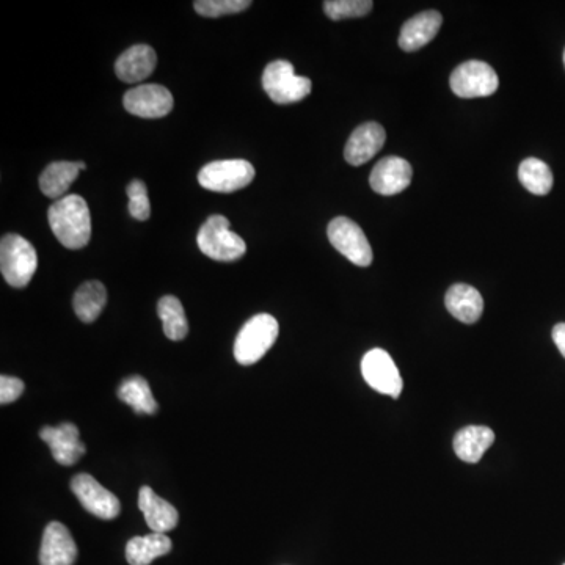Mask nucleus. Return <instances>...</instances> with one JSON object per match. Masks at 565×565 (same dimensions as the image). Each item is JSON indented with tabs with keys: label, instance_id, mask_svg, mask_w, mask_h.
Instances as JSON below:
<instances>
[{
	"label": "nucleus",
	"instance_id": "nucleus-1",
	"mask_svg": "<svg viewBox=\"0 0 565 565\" xmlns=\"http://www.w3.org/2000/svg\"><path fill=\"white\" fill-rule=\"evenodd\" d=\"M49 226L63 247L79 250L92 237V216L81 195H66L55 201L48 211Z\"/></svg>",
	"mask_w": 565,
	"mask_h": 565
},
{
	"label": "nucleus",
	"instance_id": "nucleus-2",
	"mask_svg": "<svg viewBox=\"0 0 565 565\" xmlns=\"http://www.w3.org/2000/svg\"><path fill=\"white\" fill-rule=\"evenodd\" d=\"M277 319L270 314H256L248 319L237 333L234 343V357L239 365L250 366L258 363L264 355L274 346L278 338Z\"/></svg>",
	"mask_w": 565,
	"mask_h": 565
},
{
	"label": "nucleus",
	"instance_id": "nucleus-3",
	"mask_svg": "<svg viewBox=\"0 0 565 565\" xmlns=\"http://www.w3.org/2000/svg\"><path fill=\"white\" fill-rule=\"evenodd\" d=\"M35 248L19 234H5L0 242V270L13 288H26L37 272Z\"/></svg>",
	"mask_w": 565,
	"mask_h": 565
},
{
	"label": "nucleus",
	"instance_id": "nucleus-4",
	"mask_svg": "<svg viewBox=\"0 0 565 565\" xmlns=\"http://www.w3.org/2000/svg\"><path fill=\"white\" fill-rule=\"evenodd\" d=\"M197 244L203 255L222 263L237 261L247 253L244 239L231 231L230 220L223 216H211L203 223Z\"/></svg>",
	"mask_w": 565,
	"mask_h": 565
},
{
	"label": "nucleus",
	"instance_id": "nucleus-5",
	"mask_svg": "<svg viewBox=\"0 0 565 565\" xmlns=\"http://www.w3.org/2000/svg\"><path fill=\"white\" fill-rule=\"evenodd\" d=\"M308 77L297 76L294 66L286 60H275L266 66L263 74V88L275 104L299 103L311 93Z\"/></svg>",
	"mask_w": 565,
	"mask_h": 565
},
{
	"label": "nucleus",
	"instance_id": "nucleus-6",
	"mask_svg": "<svg viewBox=\"0 0 565 565\" xmlns=\"http://www.w3.org/2000/svg\"><path fill=\"white\" fill-rule=\"evenodd\" d=\"M255 179V167L244 159H226L205 165L198 173L201 187L217 194H233L250 186Z\"/></svg>",
	"mask_w": 565,
	"mask_h": 565
},
{
	"label": "nucleus",
	"instance_id": "nucleus-7",
	"mask_svg": "<svg viewBox=\"0 0 565 565\" xmlns=\"http://www.w3.org/2000/svg\"><path fill=\"white\" fill-rule=\"evenodd\" d=\"M449 84L454 95L459 98H485L498 90L500 79L489 63L470 60L452 71Z\"/></svg>",
	"mask_w": 565,
	"mask_h": 565
},
{
	"label": "nucleus",
	"instance_id": "nucleus-8",
	"mask_svg": "<svg viewBox=\"0 0 565 565\" xmlns=\"http://www.w3.org/2000/svg\"><path fill=\"white\" fill-rule=\"evenodd\" d=\"M329 241L341 255L346 256L355 266L368 267L372 264L374 253L368 237L354 220L336 217L330 222Z\"/></svg>",
	"mask_w": 565,
	"mask_h": 565
},
{
	"label": "nucleus",
	"instance_id": "nucleus-9",
	"mask_svg": "<svg viewBox=\"0 0 565 565\" xmlns=\"http://www.w3.org/2000/svg\"><path fill=\"white\" fill-rule=\"evenodd\" d=\"M361 374L372 390L377 393L387 394L390 398L398 399L401 396L404 382L398 366L394 365L393 358L387 350L372 349L361 360Z\"/></svg>",
	"mask_w": 565,
	"mask_h": 565
},
{
	"label": "nucleus",
	"instance_id": "nucleus-10",
	"mask_svg": "<svg viewBox=\"0 0 565 565\" xmlns=\"http://www.w3.org/2000/svg\"><path fill=\"white\" fill-rule=\"evenodd\" d=\"M71 490L79 503L84 506L85 511L95 517L101 520H113L120 515V500L90 474H77L76 478L71 481Z\"/></svg>",
	"mask_w": 565,
	"mask_h": 565
},
{
	"label": "nucleus",
	"instance_id": "nucleus-11",
	"mask_svg": "<svg viewBox=\"0 0 565 565\" xmlns=\"http://www.w3.org/2000/svg\"><path fill=\"white\" fill-rule=\"evenodd\" d=\"M173 104L172 93L157 84L139 85L126 92L123 98L124 109L146 120L167 117L173 110Z\"/></svg>",
	"mask_w": 565,
	"mask_h": 565
},
{
	"label": "nucleus",
	"instance_id": "nucleus-12",
	"mask_svg": "<svg viewBox=\"0 0 565 565\" xmlns=\"http://www.w3.org/2000/svg\"><path fill=\"white\" fill-rule=\"evenodd\" d=\"M413 170L402 157L388 156L377 162L369 176V186L379 195H398L412 183Z\"/></svg>",
	"mask_w": 565,
	"mask_h": 565
},
{
	"label": "nucleus",
	"instance_id": "nucleus-13",
	"mask_svg": "<svg viewBox=\"0 0 565 565\" xmlns=\"http://www.w3.org/2000/svg\"><path fill=\"white\" fill-rule=\"evenodd\" d=\"M40 437L51 448L52 457L60 465L70 467L85 454V445L81 442L79 429L73 423H63L57 427H44Z\"/></svg>",
	"mask_w": 565,
	"mask_h": 565
},
{
	"label": "nucleus",
	"instance_id": "nucleus-14",
	"mask_svg": "<svg viewBox=\"0 0 565 565\" xmlns=\"http://www.w3.org/2000/svg\"><path fill=\"white\" fill-rule=\"evenodd\" d=\"M77 559V545L65 525L51 522L44 529L41 540V565H73Z\"/></svg>",
	"mask_w": 565,
	"mask_h": 565
},
{
	"label": "nucleus",
	"instance_id": "nucleus-15",
	"mask_svg": "<svg viewBox=\"0 0 565 565\" xmlns=\"http://www.w3.org/2000/svg\"><path fill=\"white\" fill-rule=\"evenodd\" d=\"M385 140H387V132L379 123L371 121L361 124L347 140L344 159L354 167L366 164L382 150Z\"/></svg>",
	"mask_w": 565,
	"mask_h": 565
},
{
	"label": "nucleus",
	"instance_id": "nucleus-16",
	"mask_svg": "<svg viewBox=\"0 0 565 565\" xmlns=\"http://www.w3.org/2000/svg\"><path fill=\"white\" fill-rule=\"evenodd\" d=\"M156 65V51L148 44H135L118 57L115 74L126 84L142 82L153 74Z\"/></svg>",
	"mask_w": 565,
	"mask_h": 565
},
{
	"label": "nucleus",
	"instance_id": "nucleus-17",
	"mask_svg": "<svg viewBox=\"0 0 565 565\" xmlns=\"http://www.w3.org/2000/svg\"><path fill=\"white\" fill-rule=\"evenodd\" d=\"M443 16L435 10L423 11L405 22L399 35V46L407 52H415L424 48L437 37L442 27Z\"/></svg>",
	"mask_w": 565,
	"mask_h": 565
},
{
	"label": "nucleus",
	"instance_id": "nucleus-18",
	"mask_svg": "<svg viewBox=\"0 0 565 565\" xmlns=\"http://www.w3.org/2000/svg\"><path fill=\"white\" fill-rule=\"evenodd\" d=\"M139 507L153 533L167 534L178 525L179 515L176 507L154 493L148 485L140 489Z\"/></svg>",
	"mask_w": 565,
	"mask_h": 565
},
{
	"label": "nucleus",
	"instance_id": "nucleus-19",
	"mask_svg": "<svg viewBox=\"0 0 565 565\" xmlns=\"http://www.w3.org/2000/svg\"><path fill=\"white\" fill-rule=\"evenodd\" d=\"M445 305L449 313L463 324H476L484 311L481 292L465 283H457L448 289Z\"/></svg>",
	"mask_w": 565,
	"mask_h": 565
},
{
	"label": "nucleus",
	"instance_id": "nucleus-20",
	"mask_svg": "<svg viewBox=\"0 0 565 565\" xmlns=\"http://www.w3.org/2000/svg\"><path fill=\"white\" fill-rule=\"evenodd\" d=\"M495 442V434L490 427L468 426L457 432L454 437V451L460 460L467 463H478L485 452Z\"/></svg>",
	"mask_w": 565,
	"mask_h": 565
},
{
	"label": "nucleus",
	"instance_id": "nucleus-21",
	"mask_svg": "<svg viewBox=\"0 0 565 565\" xmlns=\"http://www.w3.org/2000/svg\"><path fill=\"white\" fill-rule=\"evenodd\" d=\"M172 547V540L167 534L132 537L126 545V559L131 565H150L154 559L168 555Z\"/></svg>",
	"mask_w": 565,
	"mask_h": 565
},
{
	"label": "nucleus",
	"instance_id": "nucleus-22",
	"mask_svg": "<svg viewBox=\"0 0 565 565\" xmlns=\"http://www.w3.org/2000/svg\"><path fill=\"white\" fill-rule=\"evenodd\" d=\"M81 172L82 170L77 162H52L41 173V192L48 198L60 200V198L66 197V192L70 190L71 184L76 181L77 176Z\"/></svg>",
	"mask_w": 565,
	"mask_h": 565
},
{
	"label": "nucleus",
	"instance_id": "nucleus-23",
	"mask_svg": "<svg viewBox=\"0 0 565 565\" xmlns=\"http://www.w3.org/2000/svg\"><path fill=\"white\" fill-rule=\"evenodd\" d=\"M107 303V289L101 281H87L74 294L73 307L77 318L92 324L103 313Z\"/></svg>",
	"mask_w": 565,
	"mask_h": 565
},
{
	"label": "nucleus",
	"instance_id": "nucleus-24",
	"mask_svg": "<svg viewBox=\"0 0 565 565\" xmlns=\"http://www.w3.org/2000/svg\"><path fill=\"white\" fill-rule=\"evenodd\" d=\"M118 398L142 415H154L157 412L153 391L143 377L132 376L123 380L118 388Z\"/></svg>",
	"mask_w": 565,
	"mask_h": 565
},
{
	"label": "nucleus",
	"instance_id": "nucleus-25",
	"mask_svg": "<svg viewBox=\"0 0 565 565\" xmlns=\"http://www.w3.org/2000/svg\"><path fill=\"white\" fill-rule=\"evenodd\" d=\"M157 313L162 321L165 336L172 341H183L189 333L186 311L178 297L165 296L157 303Z\"/></svg>",
	"mask_w": 565,
	"mask_h": 565
},
{
	"label": "nucleus",
	"instance_id": "nucleus-26",
	"mask_svg": "<svg viewBox=\"0 0 565 565\" xmlns=\"http://www.w3.org/2000/svg\"><path fill=\"white\" fill-rule=\"evenodd\" d=\"M518 178L528 192L534 195H547L553 189V173L544 161L528 157L518 168Z\"/></svg>",
	"mask_w": 565,
	"mask_h": 565
},
{
	"label": "nucleus",
	"instance_id": "nucleus-27",
	"mask_svg": "<svg viewBox=\"0 0 565 565\" xmlns=\"http://www.w3.org/2000/svg\"><path fill=\"white\" fill-rule=\"evenodd\" d=\"M371 0H327L324 2L325 15L329 16L332 21H341V19L361 18L371 13Z\"/></svg>",
	"mask_w": 565,
	"mask_h": 565
},
{
	"label": "nucleus",
	"instance_id": "nucleus-28",
	"mask_svg": "<svg viewBox=\"0 0 565 565\" xmlns=\"http://www.w3.org/2000/svg\"><path fill=\"white\" fill-rule=\"evenodd\" d=\"M252 7L250 0H197L194 2L195 11L205 18H220V16L234 15Z\"/></svg>",
	"mask_w": 565,
	"mask_h": 565
},
{
	"label": "nucleus",
	"instance_id": "nucleus-29",
	"mask_svg": "<svg viewBox=\"0 0 565 565\" xmlns=\"http://www.w3.org/2000/svg\"><path fill=\"white\" fill-rule=\"evenodd\" d=\"M128 198L129 214H131L135 220L145 222V220L150 219L151 205L150 198H148V189H146L145 183H142L139 179L131 181L128 186Z\"/></svg>",
	"mask_w": 565,
	"mask_h": 565
},
{
	"label": "nucleus",
	"instance_id": "nucleus-30",
	"mask_svg": "<svg viewBox=\"0 0 565 565\" xmlns=\"http://www.w3.org/2000/svg\"><path fill=\"white\" fill-rule=\"evenodd\" d=\"M24 393V382L18 377H0V404H11Z\"/></svg>",
	"mask_w": 565,
	"mask_h": 565
},
{
	"label": "nucleus",
	"instance_id": "nucleus-31",
	"mask_svg": "<svg viewBox=\"0 0 565 565\" xmlns=\"http://www.w3.org/2000/svg\"><path fill=\"white\" fill-rule=\"evenodd\" d=\"M551 335H553V341H555L556 347H558L562 357L565 358V322L555 325V329H553Z\"/></svg>",
	"mask_w": 565,
	"mask_h": 565
},
{
	"label": "nucleus",
	"instance_id": "nucleus-32",
	"mask_svg": "<svg viewBox=\"0 0 565 565\" xmlns=\"http://www.w3.org/2000/svg\"><path fill=\"white\" fill-rule=\"evenodd\" d=\"M564 65H565V51H564Z\"/></svg>",
	"mask_w": 565,
	"mask_h": 565
},
{
	"label": "nucleus",
	"instance_id": "nucleus-33",
	"mask_svg": "<svg viewBox=\"0 0 565 565\" xmlns=\"http://www.w3.org/2000/svg\"><path fill=\"white\" fill-rule=\"evenodd\" d=\"M565 565V564H564Z\"/></svg>",
	"mask_w": 565,
	"mask_h": 565
}]
</instances>
